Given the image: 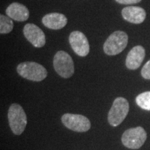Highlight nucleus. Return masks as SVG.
Returning a JSON list of instances; mask_svg holds the SVG:
<instances>
[{"instance_id": "20e7f679", "label": "nucleus", "mask_w": 150, "mask_h": 150, "mask_svg": "<svg viewBox=\"0 0 150 150\" xmlns=\"http://www.w3.org/2000/svg\"><path fill=\"white\" fill-rule=\"evenodd\" d=\"M129 42V36L123 31H115L108 38L103 44L104 53L113 56L120 54L126 48Z\"/></svg>"}, {"instance_id": "423d86ee", "label": "nucleus", "mask_w": 150, "mask_h": 150, "mask_svg": "<svg viewBox=\"0 0 150 150\" xmlns=\"http://www.w3.org/2000/svg\"><path fill=\"white\" fill-rule=\"evenodd\" d=\"M147 139V133L144 128L136 127L127 129L122 135L123 144L130 149H139Z\"/></svg>"}, {"instance_id": "1a4fd4ad", "label": "nucleus", "mask_w": 150, "mask_h": 150, "mask_svg": "<svg viewBox=\"0 0 150 150\" xmlns=\"http://www.w3.org/2000/svg\"><path fill=\"white\" fill-rule=\"evenodd\" d=\"M23 34L28 42L36 48H41L45 45L46 39L43 30L33 23H28L23 28Z\"/></svg>"}, {"instance_id": "6e6552de", "label": "nucleus", "mask_w": 150, "mask_h": 150, "mask_svg": "<svg viewBox=\"0 0 150 150\" xmlns=\"http://www.w3.org/2000/svg\"><path fill=\"white\" fill-rule=\"evenodd\" d=\"M69 43L76 54L85 57L89 53V43L85 35L80 31H74L69 35Z\"/></svg>"}, {"instance_id": "f257e3e1", "label": "nucleus", "mask_w": 150, "mask_h": 150, "mask_svg": "<svg viewBox=\"0 0 150 150\" xmlns=\"http://www.w3.org/2000/svg\"><path fill=\"white\" fill-rule=\"evenodd\" d=\"M17 72L23 78L34 82L43 80L48 75L46 69L35 62H24L19 64L17 67Z\"/></svg>"}, {"instance_id": "f8f14e48", "label": "nucleus", "mask_w": 150, "mask_h": 150, "mask_svg": "<svg viewBox=\"0 0 150 150\" xmlns=\"http://www.w3.org/2000/svg\"><path fill=\"white\" fill-rule=\"evenodd\" d=\"M6 14L11 19L18 22L26 21L29 18V11L26 6L18 3H13L6 8Z\"/></svg>"}, {"instance_id": "9d476101", "label": "nucleus", "mask_w": 150, "mask_h": 150, "mask_svg": "<svg viewBox=\"0 0 150 150\" xmlns=\"http://www.w3.org/2000/svg\"><path fill=\"white\" fill-rule=\"evenodd\" d=\"M122 16L123 19L134 24H139L146 18V12L140 7L128 6L122 10Z\"/></svg>"}, {"instance_id": "39448f33", "label": "nucleus", "mask_w": 150, "mask_h": 150, "mask_svg": "<svg viewBox=\"0 0 150 150\" xmlns=\"http://www.w3.org/2000/svg\"><path fill=\"white\" fill-rule=\"evenodd\" d=\"M54 67L56 73L64 79H69L74 74V61L64 51H59L54 55Z\"/></svg>"}, {"instance_id": "9b49d317", "label": "nucleus", "mask_w": 150, "mask_h": 150, "mask_svg": "<svg viewBox=\"0 0 150 150\" xmlns=\"http://www.w3.org/2000/svg\"><path fill=\"white\" fill-rule=\"evenodd\" d=\"M145 57V49L144 47L138 45L132 48L126 58V66L131 70L139 69L142 64Z\"/></svg>"}, {"instance_id": "2eb2a0df", "label": "nucleus", "mask_w": 150, "mask_h": 150, "mask_svg": "<svg viewBox=\"0 0 150 150\" xmlns=\"http://www.w3.org/2000/svg\"><path fill=\"white\" fill-rule=\"evenodd\" d=\"M13 28V23L9 17L4 14L0 15V33L5 34L10 33Z\"/></svg>"}, {"instance_id": "f3484780", "label": "nucleus", "mask_w": 150, "mask_h": 150, "mask_svg": "<svg viewBox=\"0 0 150 150\" xmlns=\"http://www.w3.org/2000/svg\"><path fill=\"white\" fill-rule=\"evenodd\" d=\"M120 4H135L141 2L142 0H115Z\"/></svg>"}, {"instance_id": "7ed1b4c3", "label": "nucleus", "mask_w": 150, "mask_h": 150, "mask_svg": "<svg viewBox=\"0 0 150 150\" xmlns=\"http://www.w3.org/2000/svg\"><path fill=\"white\" fill-rule=\"evenodd\" d=\"M129 111L128 100L124 98L119 97L114 99L108 114V121L112 127H117L125 119Z\"/></svg>"}, {"instance_id": "f03ea898", "label": "nucleus", "mask_w": 150, "mask_h": 150, "mask_svg": "<svg viewBox=\"0 0 150 150\" xmlns=\"http://www.w3.org/2000/svg\"><path fill=\"white\" fill-rule=\"evenodd\" d=\"M8 118L11 130L16 135L23 133L27 125V116L23 108L18 103H13L8 108Z\"/></svg>"}, {"instance_id": "0eeeda50", "label": "nucleus", "mask_w": 150, "mask_h": 150, "mask_svg": "<svg viewBox=\"0 0 150 150\" xmlns=\"http://www.w3.org/2000/svg\"><path fill=\"white\" fill-rule=\"evenodd\" d=\"M62 123L66 128L79 133L87 132L91 128L89 119L81 114L65 113L62 116Z\"/></svg>"}, {"instance_id": "dca6fc26", "label": "nucleus", "mask_w": 150, "mask_h": 150, "mask_svg": "<svg viewBox=\"0 0 150 150\" xmlns=\"http://www.w3.org/2000/svg\"><path fill=\"white\" fill-rule=\"evenodd\" d=\"M141 74L145 79H150V60H149L143 67Z\"/></svg>"}, {"instance_id": "ddd939ff", "label": "nucleus", "mask_w": 150, "mask_h": 150, "mask_svg": "<svg viewBox=\"0 0 150 150\" xmlns=\"http://www.w3.org/2000/svg\"><path fill=\"white\" fill-rule=\"evenodd\" d=\"M43 25L50 29L58 30L64 28L68 23L65 15L59 13H51L46 14L42 19Z\"/></svg>"}, {"instance_id": "4468645a", "label": "nucleus", "mask_w": 150, "mask_h": 150, "mask_svg": "<svg viewBox=\"0 0 150 150\" xmlns=\"http://www.w3.org/2000/svg\"><path fill=\"white\" fill-rule=\"evenodd\" d=\"M136 103L141 108L150 111V91L144 92L139 94L136 98Z\"/></svg>"}]
</instances>
